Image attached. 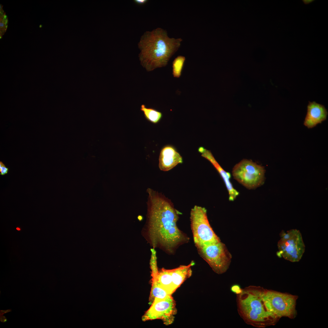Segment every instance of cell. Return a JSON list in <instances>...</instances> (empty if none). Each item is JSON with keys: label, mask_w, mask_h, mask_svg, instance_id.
Listing matches in <instances>:
<instances>
[{"label": "cell", "mask_w": 328, "mask_h": 328, "mask_svg": "<svg viewBox=\"0 0 328 328\" xmlns=\"http://www.w3.org/2000/svg\"><path fill=\"white\" fill-rule=\"evenodd\" d=\"M278 243L279 257L292 262L300 261L305 251V246L299 231L292 229L286 232L282 231Z\"/></svg>", "instance_id": "52a82bcc"}, {"label": "cell", "mask_w": 328, "mask_h": 328, "mask_svg": "<svg viewBox=\"0 0 328 328\" xmlns=\"http://www.w3.org/2000/svg\"><path fill=\"white\" fill-rule=\"evenodd\" d=\"M328 112L325 106L315 101H309L303 124L308 128L321 123L327 118Z\"/></svg>", "instance_id": "8fae6325"}, {"label": "cell", "mask_w": 328, "mask_h": 328, "mask_svg": "<svg viewBox=\"0 0 328 328\" xmlns=\"http://www.w3.org/2000/svg\"><path fill=\"white\" fill-rule=\"evenodd\" d=\"M6 16L5 14L0 17V30L1 33H4L6 29V24L7 20L6 19Z\"/></svg>", "instance_id": "ac0fdd59"}, {"label": "cell", "mask_w": 328, "mask_h": 328, "mask_svg": "<svg viewBox=\"0 0 328 328\" xmlns=\"http://www.w3.org/2000/svg\"><path fill=\"white\" fill-rule=\"evenodd\" d=\"M264 167L252 161L243 159L234 167V178L249 189L257 188L263 184L265 179Z\"/></svg>", "instance_id": "8992f818"}, {"label": "cell", "mask_w": 328, "mask_h": 328, "mask_svg": "<svg viewBox=\"0 0 328 328\" xmlns=\"http://www.w3.org/2000/svg\"><path fill=\"white\" fill-rule=\"evenodd\" d=\"M16 229L18 230H20V229H19V228L18 227L16 228Z\"/></svg>", "instance_id": "603a6c76"}, {"label": "cell", "mask_w": 328, "mask_h": 328, "mask_svg": "<svg viewBox=\"0 0 328 328\" xmlns=\"http://www.w3.org/2000/svg\"><path fill=\"white\" fill-rule=\"evenodd\" d=\"M152 281L167 291L170 295L176 291L172 281L171 269L162 268L152 272Z\"/></svg>", "instance_id": "4fadbf2b"}, {"label": "cell", "mask_w": 328, "mask_h": 328, "mask_svg": "<svg viewBox=\"0 0 328 328\" xmlns=\"http://www.w3.org/2000/svg\"><path fill=\"white\" fill-rule=\"evenodd\" d=\"M190 218L194 242L196 248L220 241L210 225L207 211L204 207L195 205L191 210Z\"/></svg>", "instance_id": "277c9868"}, {"label": "cell", "mask_w": 328, "mask_h": 328, "mask_svg": "<svg viewBox=\"0 0 328 328\" xmlns=\"http://www.w3.org/2000/svg\"><path fill=\"white\" fill-rule=\"evenodd\" d=\"M183 162L182 157L172 145H166L161 149L159 157V164L161 170L169 171Z\"/></svg>", "instance_id": "7c38bea8"}, {"label": "cell", "mask_w": 328, "mask_h": 328, "mask_svg": "<svg viewBox=\"0 0 328 328\" xmlns=\"http://www.w3.org/2000/svg\"><path fill=\"white\" fill-rule=\"evenodd\" d=\"M201 156L207 159L213 165L222 178L225 183L229 194V199L233 201L239 194V192L234 189L230 181V173L224 170L216 161L211 152L203 147L198 149Z\"/></svg>", "instance_id": "30bf717a"}, {"label": "cell", "mask_w": 328, "mask_h": 328, "mask_svg": "<svg viewBox=\"0 0 328 328\" xmlns=\"http://www.w3.org/2000/svg\"><path fill=\"white\" fill-rule=\"evenodd\" d=\"M197 249L200 255L216 273H224L229 268L232 256L225 245L221 241Z\"/></svg>", "instance_id": "ba28073f"}, {"label": "cell", "mask_w": 328, "mask_h": 328, "mask_svg": "<svg viewBox=\"0 0 328 328\" xmlns=\"http://www.w3.org/2000/svg\"><path fill=\"white\" fill-rule=\"evenodd\" d=\"M134 2L139 5H143L145 4L148 1L147 0H135Z\"/></svg>", "instance_id": "44dd1931"}, {"label": "cell", "mask_w": 328, "mask_h": 328, "mask_svg": "<svg viewBox=\"0 0 328 328\" xmlns=\"http://www.w3.org/2000/svg\"><path fill=\"white\" fill-rule=\"evenodd\" d=\"M140 110L143 113L145 119L153 124L158 123L162 118L161 112L153 108H147L144 104L141 105Z\"/></svg>", "instance_id": "9a60e30c"}, {"label": "cell", "mask_w": 328, "mask_h": 328, "mask_svg": "<svg viewBox=\"0 0 328 328\" xmlns=\"http://www.w3.org/2000/svg\"><path fill=\"white\" fill-rule=\"evenodd\" d=\"M9 168L6 167L5 164L2 161H0V174L4 176L8 174Z\"/></svg>", "instance_id": "d6986e66"}, {"label": "cell", "mask_w": 328, "mask_h": 328, "mask_svg": "<svg viewBox=\"0 0 328 328\" xmlns=\"http://www.w3.org/2000/svg\"><path fill=\"white\" fill-rule=\"evenodd\" d=\"M185 60V56L180 55L176 57L173 61L172 73L174 77L178 78L180 77Z\"/></svg>", "instance_id": "e0dca14e"}, {"label": "cell", "mask_w": 328, "mask_h": 328, "mask_svg": "<svg viewBox=\"0 0 328 328\" xmlns=\"http://www.w3.org/2000/svg\"><path fill=\"white\" fill-rule=\"evenodd\" d=\"M312 1H313V0H303V2L305 4H309V3L311 2Z\"/></svg>", "instance_id": "7402d4cb"}, {"label": "cell", "mask_w": 328, "mask_h": 328, "mask_svg": "<svg viewBox=\"0 0 328 328\" xmlns=\"http://www.w3.org/2000/svg\"><path fill=\"white\" fill-rule=\"evenodd\" d=\"M148 194L146 238L153 248H159L169 254L187 243L189 237L178 227L179 212L171 201L150 188Z\"/></svg>", "instance_id": "6da1fadb"}, {"label": "cell", "mask_w": 328, "mask_h": 328, "mask_svg": "<svg viewBox=\"0 0 328 328\" xmlns=\"http://www.w3.org/2000/svg\"><path fill=\"white\" fill-rule=\"evenodd\" d=\"M182 41L169 37L166 31L160 28L145 32L138 43L141 64L148 71L166 66Z\"/></svg>", "instance_id": "7a4b0ae2"}, {"label": "cell", "mask_w": 328, "mask_h": 328, "mask_svg": "<svg viewBox=\"0 0 328 328\" xmlns=\"http://www.w3.org/2000/svg\"><path fill=\"white\" fill-rule=\"evenodd\" d=\"M170 295L167 291L152 281L150 297L151 304L155 298L163 299Z\"/></svg>", "instance_id": "2e32d148"}, {"label": "cell", "mask_w": 328, "mask_h": 328, "mask_svg": "<svg viewBox=\"0 0 328 328\" xmlns=\"http://www.w3.org/2000/svg\"><path fill=\"white\" fill-rule=\"evenodd\" d=\"M194 265V262L192 261L188 265H181L171 269L173 283L176 290L186 280L191 276L192 274L191 267Z\"/></svg>", "instance_id": "5bb4252c"}, {"label": "cell", "mask_w": 328, "mask_h": 328, "mask_svg": "<svg viewBox=\"0 0 328 328\" xmlns=\"http://www.w3.org/2000/svg\"><path fill=\"white\" fill-rule=\"evenodd\" d=\"M177 313L175 301L171 295L163 299L155 298L142 317L143 321L162 319L166 325L173 321Z\"/></svg>", "instance_id": "9c48e42d"}, {"label": "cell", "mask_w": 328, "mask_h": 328, "mask_svg": "<svg viewBox=\"0 0 328 328\" xmlns=\"http://www.w3.org/2000/svg\"><path fill=\"white\" fill-rule=\"evenodd\" d=\"M298 297L266 289L263 299L268 309L279 319L287 317L294 318L296 315V306Z\"/></svg>", "instance_id": "5b68a950"}, {"label": "cell", "mask_w": 328, "mask_h": 328, "mask_svg": "<svg viewBox=\"0 0 328 328\" xmlns=\"http://www.w3.org/2000/svg\"><path fill=\"white\" fill-rule=\"evenodd\" d=\"M266 289L250 285L237 295L238 313L248 324L258 328L275 325L280 319L267 308L263 299Z\"/></svg>", "instance_id": "3957f363"}, {"label": "cell", "mask_w": 328, "mask_h": 328, "mask_svg": "<svg viewBox=\"0 0 328 328\" xmlns=\"http://www.w3.org/2000/svg\"><path fill=\"white\" fill-rule=\"evenodd\" d=\"M242 289H241L240 286L237 285H234L231 287V291L237 295L240 293L242 292Z\"/></svg>", "instance_id": "ffe728a7"}]
</instances>
